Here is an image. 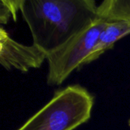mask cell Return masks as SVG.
Returning <instances> with one entry per match:
<instances>
[{
  "label": "cell",
  "mask_w": 130,
  "mask_h": 130,
  "mask_svg": "<svg viewBox=\"0 0 130 130\" xmlns=\"http://www.w3.org/2000/svg\"><path fill=\"white\" fill-rule=\"evenodd\" d=\"M47 54L32 44L24 45L12 39L3 28L0 29V62L7 70L26 72L38 69L46 60Z\"/></svg>",
  "instance_id": "277c9868"
},
{
  "label": "cell",
  "mask_w": 130,
  "mask_h": 130,
  "mask_svg": "<svg viewBox=\"0 0 130 130\" xmlns=\"http://www.w3.org/2000/svg\"><path fill=\"white\" fill-rule=\"evenodd\" d=\"M98 13L108 21L130 22V0H104L98 6Z\"/></svg>",
  "instance_id": "8992f818"
},
{
  "label": "cell",
  "mask_w": 130,
  "mask_h": 130,
  "mask_svg": "<svg viewBox=\"0 0 130 130\" xmlns=\"http://www.w3.org/2000/svg\"><path fill=\"white\" fill-rule=\"evenodd\" d=\"M107 22L108 21L99 18L59 49L47 55L46 82L50 86L62 84L73 71L87 64Z\"/></svg>",
  "instance_id": "3957f363"
},
{
  "label": "cell",
  "mask_w": 130,
  "mask_h": 130,
  "mask_svg": "<svg viewBox=\"0 0 130 130\" xmlns=\"http://www.w3.org/2000/svg\"><path fill=\"white\" fill-rule=\"evenodd\" d=\"M94 0H21L20 11L33 44L47 55L100 17Z\"/></svg>",
  "instance_id": "6da1fadb"
},
{
  "label": "cell",
  "mask_w": 130,
  "mask_h": 130,
  "mask_svg": "<svg viewBox=\"0 0 130 130\" xmlns=\"http://www.w3.org/2000/svg\"><path fill=\"white\" fill-rule=\"evenodd\" d=\"M94 99L79 85L57 91L52 99L17 130H74L91 117Z\"/></svg>",
  "instance_id": "7a4b0ae2"
},
{
  "label": "cell",
  "mask_w": 130,
  "mask_h": 130,
  "mask_svg": "<svg viewBox=\"0 0 130 130\" xmlns=\"http://www.w3.org/2000/svg\"><path fill=\"white\" fill-rule=\"evenodd\" d=\"M21 0H1L0 2V22L2 24H7L10 18H16V13L20 11Z\"/></svg>",
  "instance_id": "52a82bcc"
},
{
  "label": "cell",
  "mask_w": 130,
  "mask_h": 130,
  "mask_svg": "<svg viewBox=\"0 0 130 130\" xmlns=\"http://www.w3.org/2000/svg\"><path fill=\"white\" fill-rule=\"evenodd\" d=\"M129 34V21H108L101 31L94 50L87 61V64L98 59L104 53L111 49L118 40Z\"/></svg>",
  "instance_id": "5b68a950"
}]
</instances>
